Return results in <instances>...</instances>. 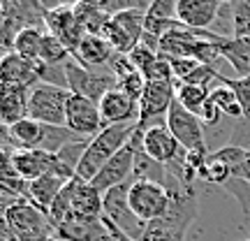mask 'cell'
I'll use <instances>...</instances> for the list:
<instances>
[{
	"mask_svg": "<svg viewBox=\"0 0 250 241\" xmlns=\"http://www.w3.org/2000/svg\"><path fill=\"white\" fill-rule=\"evenodd\" d=\"M2 241H19L17 237H14V234H12L7 227H5V223H2Z\"/></svg>",
	"mask_w": 250,
	"mask_h": 241,
	"instance_id": "74e56055",
	"label": "cell"
},
{
	"mask_svg": "<svg viewBox=\"0 0 250 241\" xmlns=\"http://www.w3.org/2000/svg\"><path fill=\"white\" fill-rule=\"evenodd\" d=\"M197 116H199V121H202L204 125H215L220 118H223V111H220V107L215 105L213 100L208 98L206 100V105L202 107V111H199Z\"/></svg>",
	"mask_w": 250,
	"mask_h": 241,
	"instance_id": "d590c367",
	"label": "cell"
},
{
	"mask_svg": "<svg viewBox=\"0 0 250 241\" xmlns=\"http://www.w3.org/2000/svg\"><path fill=\"white\" fill-rule=\"evenodd\" d=\"M213 155L229 167L232 179H239V181L250 183V153L248 151L236 149V146H225V149L213 151Z\"/></svg>",
	"mask_w": 250,
	"mask_h": 241,
	"instance_id": "484cf974",
	"label": "cell"
},
{
	"mask_svg": "<svg viewBox=\"0 0 250 241\" xmlns=\"http://www.w3.org/2000/svg\"><path fill=\"white\" fill-rule=\"evenodd\" d=\"M176 100L181 105L192 111V114H199L202 107L206 105V100L211 98V90L202 88V86H195V84H186V81H176Z\"/></svg>",
	"mask_w": 250,
	"mask_h": 241,
	"instance_id": "4316f807",
	"label": "cell"
},
{
	"mask_svg": "<svg viewBox=\"0 0 250 241\" xmlns=\"http://www.w3.org/2000/svg\"><path fill=\"white\" fill-rule=\"evenodd\" d=\"M49 241H62V239H61V237H58V234H56V237H51V239H49Z\"/></svg>",
	"mask_w": 250,
	"mask_h": 241,
	"instance_id": "f35d334b",
	"label": "cell"
},
{
	"mask_svg": "<svg viewBox=\"0 0 250 241\" xmlns=\"http://www.w3.org/2000/svg\"><path fill=\"white\" fill-rule=\"evenodd\" d=\"M44 28L46 33L58 37L62 44L70 49L72 56H77L81 40L86 37V33L79 26L77 17H74V5H54V7H49L44 17Z\"/></svg>",
	"mask_w": 250,
	"mask_h": 241,
	"instance_id": "5bb4252c",
	"label": "cell"
},
{
	"mask_svg": "<svg viewBox=\"0 0 250 241\" xmlns=\"http://www.w3.org/2000/svg\"><path fill=\"white\" fill-rule=\"evenodd\" d=\"M142 151L146 153L148 158H153L155 162L165 165V167L176 165V162L188 158V151L176 142V137L169 132L167 123H155V125L144 128Z\"/></svg>",
	"mask_w": 250,
	"mask_h": 241,
	"instance_id": "7c38bea8",
	"label": "cell"
},
{
	"mask_svg": "<svg viewBox=\"0 0 250 241\" xmlns=\"http://www.w3.org/2000/svg\"><path fill=\"white\" fill-rule=\"evenodd\" d=\"M70 95H72V90L40 81V84H35V86L30 88L28 116L40 121V123H44V125L65 128V123H67V102H70Z\"/></svg>",
	"mask_w": 250,
	"mask_h": 241,
	"instance_id": "8992f818",
	"label": "cell"
},
{
	"mask_svg": "<svg viewBox=\"0 0 250 241\" xmlns=\"http://www.w3.org/2000/svg\"><path fill=\"white\" fill-rule=\"evenodd\" d=\"M100 114L102 123L107 125H123V123H137L139 121V102L125 95L123 90H109L104 98L100 100Z\"/></svg>",
	"mask_w": 250,
	"mask_h": 241,
	"instance_id": "e0dca14e",
	"label": "cell"
},
{
	"mask_svg": "<svg viewBox=\"0 0 250 241\" xmlns=\"http://www.w3.org/2000/svg\"><path fill=\"white\" fill-rule=\"evenodd\" d=\"M167 128L176 137V142L192 155H208L204 142V123L197 114L188 111L179 100H174L169 114H167Z\"/></svg>",
	"mask_w": 250,
	"mask_h": 241,
	"instance_id": "30bf717a",
	"label": "cell"
},
{
	"mask_svg": "<svg viewBox=\"0 0 250 241\" xmlns=\"http://www.w3.org/2000/svg\"><path fill=\"white\" fill-rule=\"evenodd\" d=\"M130 61H132L134 67H137V70L146 77V74L153 70V65L160 61V54H158V51H151V49H146V46L139 44L132 54H130Z\"/></svg>",
	"mask_w": 250,
	"mask_h": 241,
	"instance_id": "d6a6232c",
	"label": "cell"
},
{
	"mask_svg": "<svg viewBox=\"0 0 250 241\" xmlns=\"http://www.w3.org/2000/svg\"><path fill=\"white\" fill-rule=\"evenodd\" d=\"M102 223L107 225V230H109V234H111V239H114V241H134L132 237H127L125 232H121V230H118L114 223H109L107 218H102Z\"/></svg>",
	"mask_w": 250,
	"mask_h": 241,
	"instance_id": "8d00e7d4",
	"label": "cell"
},
{
	"mask_svg": "<svg viewBox=\"0 0 250 241\" xmlns=\"http://www.w3.org/2000/svg\"><path fill=\"white\" fill-rule=\"evenodd\" d=\"M146 9L148 7H134L111 17L104 37L114 46L116 54L130 56L139 46L144 35V23H146Z\"/></svg>",
	"mask_w": 250,
	"mask_h": 241,
	"instance_id": "ba28073f",
	"label": "cell"
},
{
	"mask_svg": "<svg viewBox=\"0 0 250 241\" xmlns=\"http://www.w3.org/2000/svg\"><path fill=\"white\" fill-rule=\"evenodd\" d=\"M211 100L220 107L223 114H227V116H232V118H241L243 121V109H241L239 100H236V95H234V90L229 88V86L220 84L218 88H213L211 90Z\"/></svg>",
	"mask_w": 250,
	"mask_h": 241,
	"instance_id": "f1b7e54d",
	"label": "cell"
},
{
	"mask_svg": "<svg viewBox=\"0 0 250 241\" xmlns=\"http://www.w3.org/2000/svg\"><path fill=\"white\" fill-rule=\"evenodd\" d=\"M218 81L234 90V95H236V100H239V105L243 109V121H250V74L248 77H241V79L239 77L229 79V77L218 74Z\"/></svg>",
	"mask_w": 250,
	"mask_h": 241,
	"instance_id": "f546056e",
	"label": "cell"
},
{
	"mask_svg": "<svg viewBox=\"0 0 250 241\" xmlns=\"http://www.w3.org/2000/svg\"><path fill=\"white\" fill-rule=\"evenodd\" d=\"M220 56L229 63L236 72V77H248L250 74V37H220L218 42Z\"/></svg>",
	"mask_w": 250,
	"mask_h": 241,
	"instance_id": "603a6c76",
	"label": "cell"
},
{
	"mask_svg": "<svg viewBox=\"0 0 250 241\" xmlns=\"http://www.w3.org/2000/svg\"><path fill=\"white\" fill-rule=\"evenodd\" d=\"M51 223L61 225L65 218H81V220H100L102 218V193L81 179L67 181L62 193L49 211Z\"/></svg>",
	"mask_w": 250,
	"mask_h": 241,
	"instance_id": "7a4b0ae2",
	"label": "cell"
},
{
	"mask_svg": "<svg viewBox=\"0 0 250 241\" xmlns=\"http://www.w3.org/2000/svg\"><path fill=\"white\" fill-rule=\"evenodd\" d=\"M176 5H179V2H174V0H155V2H148L146 19L174 21V19H176Z\"/></svg>",
	"mask_w": 250,
	"mask_h": 241,
	"instance_id": "836d02e7",
	"label": "cell"
},
{
	"mask_svg": "<svg viewBox=\"0 0 250 241\" xmlns=\"http://www.w3.org/2000/svg\"><path fill=\"white\" fill-rule=\"evenodd\" d=\"M65 128L72 130L77 137H86V139L98 137L104 130L100 105L95 100H88L83 95L72 93L70 102H67V123H65Z\"/></svg>",
	"mask_w": 250,
	"mask_h": 241,
	"instance_id": "4fadbf2b",
	"label": "cell"
},
{
	"mask_svg": "<svg viewBox=\"0 0 250 241\" xmlns=\"http://www.w3.org/2000/svg\"><path fill=\"white\" fill-rule=\"evenodd\" d=\"M246 241H250V239H246Z\"/></svg>",
	"mask_w": 250,
	"mask_h": 241,
	"instance_id": "ab89813d",
	"label": "cell"
},
{
	"mask_svg": "<svg viewBox=\"0 0 250 241\" xmlns=\"http://www.w3.org/2000/svg\"><path fill=\"white\" fill-rule=\"evenodd\" d=\"M2 223L19 241H49L51 237H56L51 218L30 202H14L5 206Z\"/></svg>",
	"mask_w": 250,
	"mask_h": 241,
	"instance_id": "5b68a950",
	"label": "cell"
},
{
	"mask_svg": "<svg viewBox=\"0 0 250 241\" xmlns=\"http://www.w3.org/2000/svg\"><path fill=\"white\" fill-rule=\"evenodd\" d=\"M116 88L123 90L125 95H130L132 100L139 102V100H142L144 88H146V77H144L139 70H132V72H127V74H123V77H118Z\"/></svg>",
	"mask_w": 250,
	"mask_h": 241,
	"instance_id": "4dcf8cb0",
	"label": "cell"
},
{
	"mask_svg": "<svg viewBox=\"0 0 250 241\" xmlns=\"http://www.w3.org/2000/svg\"><path fill=\"white\" fill-rule=\"evenodd\" d=\"M114 46L109 44L107 37L102 35H86L81 40L79 44V51L74 56V61L81 63L83 67H88V70H98V67H104L109 63L114 61Z\"/></svg>",
	"mask_w": 250,
	"mask_h": 241,
	"instance_id": "44dd1931",
	"label": "cell"
},
{
	"mask_svg": "<svg viewBox=\"0 0 250 241\" xmlns=\"http://www.w3.org/2000/svg\"><path fill=\"white\" fill-rule=\"evenodd\" d=\"M220 7H223L220 0H179L176 19L190 30H206V26L215 21Z\"/></svg>",
	"mask_w": 250,
	"mask_h": 241,
	"instance_id": "d6986e66",
	"label": "cell"
},
{
	"mask_svg": "<svg viewBox=\"0 0 250 241\" xmlns=\"http://www.w3.org/2000/svg\"><path fill=\"white\" fill-rule=\"evenodd\" d=\"M40 61L44 65H65L67 61H72L70 49L62 44L58 37H54L51 33L44 35V42H42V54H40Z\"/></svg>",
	"mask_w": 250,
	"mask_h": 241,
	"instance_id": "83f0119b",
	"label": "cell"
},
{
	"mask_svg": "<svg viewBox=\"0 0 250 241\" xmlns=\"http://www.w3.org/2000/svg\"><path fill=\"white\" fill-rule=\"evenodd\" d=\"M74 17H77V21H79V26L83 28L86 35H102V37L107 33L109 21H111V17L100 9L98 2H77L74 5Z\"/></svg>",
	"mask_w": 250,
	"mask_h": 241,
	"instance_id": "cb8c5ba5",
	"label": "cell"
},
{
	"mask_svg": "<svg viewBox=\"0 0 250 241\" xmlns=\"http://www.w3.org/2000/svg\"><path fill=\"white\" fill-rule=\"evenodd\" d=\"M234 37H250V0L234 2Z\"/></svg>",
	"mask_w": 250,
	"mask_h": 241,
	"instance_id": "1f68e13d",
	"label": "cell"
},
{
	"mask_svg": "<svg viewBox=\"0 0 250 241\" xmlns=\"http://www.w3.org/2000/svg\"><path fill=\"white\" fill-rule=\"evenodd\" d=\"M65 186H67V181L61 179L58 174H44V176H40L37 181L30 183V195H28V202L49 216L51 206H54V202L58 199V195L62 193V188Z\"/></svg>",
	"mask_w": 250,
	"mask_h": 241,
	"instance_id": "7402d4cb",
	"label": "cell"
},
{
	"mask_svg": "<svg viewBox=\"0 0 250 241\" xmlns=\"http://www.w3.org/2000/svg\"><path fill=\"white\" fill-rule=\"evenodd\" d=\"M134 158H137V151H134L132 144H127L125 149H121V151L100 170L98 176L90 181V186L104 195L111 188L130 183V181L134 179Z\"/></svg>",
	"mask_w": 250,
	"mask_h": 241,
	"instance_id": "2e32d148",
	"label": "cell"
},
{
	"mask_svg": "<svg viewBox=\"0 0 250 241\" xmlns=\"http://www.w3.org/2000/svg\"><path fill=\"white\" fill-rule=\"evenodd\" d=\"M65 74H67V88L72 93L95 100L98 105L109 90L116 88V77L111 74V70H88L74 58L65 63Z\"/></svg>",
	"mask_w": 250,
	"mask_h": 241,
	"instance_id": "9c48e42d",
	"label": "cell"
},
{
	"mask_svg": "<svg viewBox=\"0 0 250 241\" xmlns=\"http://www.w3.org/2000/svg\"><path fill=\"white\" fill-rule=\"evenodd\" d=\"M176 100L174 81H146V88L139 100V128H148V121L169 114L171 105Z\"/></svg>",
	"mask_w": 250,
	"mask_h": 241,
	"instance_id": "9a60e30c",
	"label": "cell"
},
{
	"mask_svg": "<svg viewBox=\"0 0 250 241\" xmlns=\"http://www.w3.org/2000/svg\"><path fill=\"white\" fill-rule=\"evenodd\" d=\"M132 183V181H130ZM130 183H123L118 188H111L102 195V218H107L109 223H114L125 232L127 237H132L134 241H142L146 225L132 214V209L127 204V193H130Z\"/></svg>",
	"mask_w": 250,
	"mask_h": 241,
	"instance_id": "8fae6325",
	"label": "cell"
},
{
	"mask_svg": "<svg viewBox=\"0 0 250 241\" xmlns=\"http://www.w3.org/2000/svg\"><path fill=\"white\" fill-rule=\"evenodd\" d=\"M137 123H123V125H107L98 137H93L88 144V149L83 153V160H81L79 170H77V179L90 181L100 174V170L107 165L121 149H125L134 134Z\"/></svg>",
	"mask_w": 250,
	"mask_h": 241,
	"instance_id": "3957f363",
	"label": "cell"
},
{
	"mask_svg": "<svg viewBox=\"0 0 250 241\" xmlns=\"http://www.w3.org/2000/svg\"><path fill=\"white\" fill-rule=\"evenodd\" d=\"M46 35V28L35 26V28H26L21 30L19 37L14 40V54H19L21 58L33 63H40V54H42V42H44Z\"/></svg>",
	"mask_w": 250,
	"mask_h": 241,
	"instance_id": "d4e9b609",
	"label": "cell"
},
{
	"mask_svg": "<svg viewBox=\"0 0 250 241\" xmlns=\"http://www.w3.org/2000/svg\"><path fill=\"white\" fill-rule=\"evenodd\" d=\"M0 81L2 84H12V86L33 88L35 84H40V63L26 61V58H21L14 51L2 54V61H0Z\"/></svg>",
	"mask_w": 250,
	"mask_h": 241,
	"instance_id": "ac0fdd59",
	"label": "cell"
},
{
	"mask_svg": "<svg viewBox=\"0 0 250 241\" xmlns=\"http://www.w3.org/2000/svg\"><path fill=\"white\" fill-rule=\"evenodd\" d=\"M199 202L195 190L179 188L171 190V209L169 214L146 225L142 241H186V232L190 223L197 218Z\"/></svg>",
	"mask_w": 250,
	"mask_h": 241,
	"instance_id": "6da1fadb",
	"label": "cell"
},
{
	"mask_svg": "<svg viewBox=\"0 0 250 241\" xmlns=\"http://www.w3.org/2000/svg\"><path fill=\"white\" fill-rule=\"evenodd\" d=\"M46 7L44 2H28V0H0V37H2V54L14 49V40L26 28H44Z\"/></svg>",
	"mask_w": 250,
	"mask_h": 241,
	"instance_id": "277c9868",
	"label": "cell"
},
{
	"mask_svg": "<svg viewBox=\"0 0 250 241\" xmlns=\"http://www.w3.org/2000/svg\"><path fill=\"white\" fill-rule=\"evenodd\" d=\"M227 146H236V149H243V151L250 153V121H241V123L234 128Z\"/></svg>",
	"mask_w": 250,
	"mask_h": 241,
	"instance_id": "e575fe53",
	"label": "cell"
},
{
	"mask_svg": "<svg viewBox=\"0 0 250 241\" xmlns=\"http://www.w3.org/2000/svg\"><path fill=\"white\" fill-rule=\"evenodd\" d=\"M28 98H30V88L2 84V88H0V121H2V128H12L19 121L28 118Z\"/></svg>",
	"mask_w": 250,
	"mask_h": 241,
	"instance_id": "ffe728a7",
	"label": "cell"
},
{
	"mask_svg": "<svg viewBox=\"0 0 250 241\" xmlns=\"http://www.w3.org/2000/svg\"><path fill=\"white\" fill-rule=\"evenodd\" d=\"M127 204L144 225H148L169 214L171 193L155 181H132L127 193Z\"/></svg>",
	"mask_w": 250,
	"mask_h": 241,
	"instance_id": "52a82bcc",
	"label": "cell"
}]
</instances>
